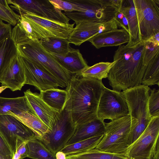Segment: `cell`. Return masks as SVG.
Returning <instances> with one entry per match:
<instances>
[{"instance_id": "cell-1", "label": "cell", "mask_w": 159, "mask_h": 159, "mask_svg": "<svg viewBox=\"0 0 159 159\" xmlns=\"http://www.w3.org/2000/svg\"><path fill=\"white\" fill-rule=\"evenodd\" d=\"M105 86L102 81L73 75L66 87L70 99L73 121L77 126L97 118L100 99Z\"/></svg>"}, {"instance_id": "cell-2", "label": "cell", "mask_w": 159, "mask_h": 159, "mask_svg": "<svg viewBox=\"0 0 159 159\" xmlns=\"http://www.w3.org/2000/svg\"><path fill=\"white\" fill-rule=\"evenodd\" d=\"M144 43L130 47L121 45L115 51L116 62L107 78L113 90L120 92L141 84L146 68L142 58Z\"/></svg>"}, {"instance_id": "cell-3", "label": "cell", "mask_w": 159, "mask_h": 159, "mask_svg": "<svg viewBox=\"0 0 159 159\" xmlns=\"http://www.w3.org/2000/svg\"><path fill=\"white\" fill-rule=\"evenodd\" d=\"M150 90L148 86L141 84L122 92L127 102L131 119L129 145L140 136L152 119L148 107Z\"/></svg>"}, {"instance_id": "cell-4", "label": "cell", "mask_w": 159, "mask_h": 159, "mask_svg": "<svg viewBox=\"0 0 159 159\" xmlns=\"http://www.w3.org/2000/svg\"><path fill=\"white\" fill-rule=\"evenodd\" d=\"M18 55L40 65L53 75L66 87L73 75L64 68L52 54L46 51L39 40H30L16 45Z\"/></svg>"}, {"instance_id": "cell-5", "label": "cell", "mask_w": 159, "mask_h": 159, "mask_svg": "<svg viewBox=\"0 0 159 159\" xmlns=\"http://www.w3.org/2000/svg\"><path fill=\"white\" fill-rule=\"evenodd\" d=\"M76 128L71 116L70 99L68 94L64 107L57 115L50 128L38 140L55 155L67 145L74 134Z\"/></svg>"}, {"instance_id": "cell-6", "label": "cell", "mask_w": 159, "mask_h": 159, "mask_svg": "<svg viewBox=\"0 0 159 159\" xmlns=\"http://www.w3.org/2000/svg\"><path fill=\"white\" fill-rule=\"evenodd\" d=\"M131 127V119L129 115L105 123L103 136L95 149L125 155L129 146L128 140Z\"/></svg>"}, {"instance_id": "cell-7", "label": "cell", "mask_w": 159, "mask_h": 159, "mask_svg": "<svg viewBox=\"0 0 159 159\" xmlns=\"http://www.w3.org/2000/svg\"><path fill=\"white\" fill-rule=\"evenodd\" d=\"M76 4L80 11L64 12L65 15L75 24L84 20L104 22L115 17L118 9L111 0H69Z\"/></svg>"}, {"instance_id": "cell-8", "label": "cell", "mask_w": 159, "mask_h": 159, "mask_svg": "<svg viewBox=\"0 0 159 159\" xmlns=\"http://www.w3.org/2000/svg\"><path fill=\"white\" fill-rule=\"evenodd\" d=\"M159 116L153 117L143 133L126 149L128 159H151L159 143Z\"/></svg>"}, {"instance_id": "cell-9", "label": "cell", "mask_w": 159, "mask_h": 159, "mask_svg": "<svg viewBox=\"0 0 159 159\" xmlns=\"http://www.w3.org/2000/svg\"><path fill=\"white\" fill-rule=\"evenodd\" d=\"M141 37L145 42L159 33V0H133Z\"/></svg>"}, {"instance_id": "cell-10", "label": "cell", "mask_w": 159, "mask_h": 159, "mask_svg": "<svg viewBox=\"0 0 159 159\" xmlns=\"http://www.w3.org/2000/svg\"><path fill=\"white\" fill-rule=\"evenodd\" d=\"M7 2L19 15L29 13L52 20L70 23V19L56 8L49 0H7Z\"/></svg>"}, {"instance_id": "cell-11", "label": "cell", "mask_w": 159, "mask_h": 159, "mask_svg": "<svg viewBox=\"0 0 159 159\" xmlns=\"http://www.w3.org/2000/svg\"><path fill=\"white\" fill-rule=\"evenodd\" d=\"M129 115L128 104L122 92L105 87L99 101L97 118L111 121Z\"/></svg>"}, {"instance_id": "cell-12", "label": "cell", "mask_w": 159, "mask_h": 159, "mask_svg": "<svg viewBox=\"0 0 159 159\" xmlns=\"http://www.w3.org/2000/svg\"><path fill=\"white\" fill-rule=\"evenodd\" d=\"M22 15L30 22L36 39L39 40L49 38L67 39L75 24L61 23L29 13Z\"/></svg>"}, {"instance_id": "cell-13", "label": "cell", "mask_w": 159, "mask_h": 159, "mask_svg": "<svg viewBox=\"0 0 159 159\" xmlns=\"http://www.w3.org/2000/svg\"><path fill=\"white\" fill-rule=\"evenodd\" d=\"M25 77V84L34 86L40 92L66 87L53 75L40 65L18 55Z\"/></svg>"}, {"instance_id": "cell-14", "label": "cell", "mask_w": 159, "mask_h": 159, "mask_svg": "<svg viewBox=\"0 0 159 159\" xmlns=\"http://www.w3.org/2000/svg\"><path fill=\"white\" fill-rule=\"evenodd\" d=\"M0 134L9 147L13 155L16 152L18 138L25 141L36 138L35 134L28 127L8 114L0 115Z\"/></svg>"}, {"instance_id": "cell-15", "label": "cell", "mask_w": 159, "mask_h": 159, "mask_svg": "<svg viewBox=\"0 0 159 159\" xmlns=\"http://www.w3.org/2000/svg\"><path fill=\"white\" fill-rule=\"evenodd\" d=\"M76 24L68 40L70 43L78 46L98 34L117 29L118 27L115 18L104 22L84 20Z\"/></svg>"}, {"instance_id": "cell-16", "label": "cell", "mask_w": 159, "mask_h": 159, "mask_svg": "<svg viewBox=\"0 0 159 159\" xmlns=\"http://www.w3.org/2000/svg\"><path fill=\"white\" fill-rule=\"evenodd\" d=\"M24 96L37 116L50 128L52 123L59 112L48 106L41 98L40 94L30 89L24 92Z\"/></svg>"}, {"instance_id": "cell-17", "label": "cell", "mask_w": 159, "mask_h": 159, "mask_svg": "<svg viewBox=\"0 0 159 159\" xmlns=\"http://www.w3.org/2000/svg\"><path fill=\"white\" fill-rule=\"evenodd\" d=\"M24 71L18 55L0 79L2 86L6 87L12 91L20 90L25 84Z\"/></svg>"}, {"instance_id": "cell-18", "label": "cell", "mask_w": 159, "mask_h": 159, "mask_svg": "<svg viewBox=\"0 0 159 159\" xmlns=\"http://www.w3.org/2000/svg\"><path fill=\"white\" fill-rule=\"evenodd\" d=\"M129 33L124 29H115L103 32L93 36L88 41L96 48L106 47L120 46L128 43Z\"/></svg>"}, {"instance_id": "cell-19", "label": "cell", "mask_w": 159, "mask_h": 159, "mask_svg": "<svg viewBox=\"0 0 159 159\" xmlns=\"http://www.w3.org/2000/svg\"><path fill=\"white\" fill-rule=\"evenodd\" d=\"M105 130V123L104 120L97 118L76 126L74 134L66 145L104 135Z\"/></svg>"}, {"instance_id": "cell-20", "label": "cell", "mask_w": 159, "mask_h": 159, "mask_svg": "<svg viewBox=\"0 0 159 159\" xmlns=\"http://www.w3.org/2000/svg\"><path fill=\"white\" fill-rule=\"evenodd\" d=\"M120 9L125 16L128 24L129 40L126 45L130 47L135 45L141 39L133 0H122Z\"/></svg>"}, {"instance_id": "cell-21", "label": "cell", "mask_w": 159, "mask_h": 159, "mask_svg": "<svg viewBox=\"0 0 159 159\" xmlns=\"http://www.w3.org/2000/svg\"><path fill=\"white\" fill-rule=\"evenodd\" d=\"M57 61L73 75L80 73L89 66L79 49L71 48L64 56L52 54Z\"/></svg>"}, {"instance_id": "cell-22", "label": "cell", "mask_w": 159, "mask_h": 159, "mask_svg": "<svg viewBox=\"0 0 159 159\" xmlns=\"http://www.w3.org/2000/svg\"><path fill=\"white\" fill-rule=\"evenodd\" d=\"M24 111H28L37 116L24 96L14 98L0 97V115H17Z\"/></svg>"}, {"instance_id": "cell-23", "label": "cell", "mask_w": 159, "mask_h": 159, "mask_svg": "<svg viewBox=\"0 0 159 159\" xmlns=\"http://www.w3.org/2000/svg\"><path fill=\"white\" fill-rule=\"evenodd\" d=\"M20 15L17 24L12 30L11 36L16 45L30 40L37 39L28 20L22 15Z\"/></svg>"}, {"instance_id": "cell-24", "label": "cell", "mask_w": 159, "mask_h": 159, "mask_svg": "<svg viewBox=\"0 0 159 159\" xmlns=\"http://www.w3.org/2000/svg\"><path fill=\"white\" fill-rule=\"evenodd\" d=\"M18 55L16 45L11 38L0 43V79Z\"/></svg>"}, {"instance_id": "cell-25", "label": "cell", "mask_w": 159, "mask_h": 159, "mask_svg": "<svg viewBox=\"0 0 159 159\" xmlns=\"http://www.w3.org/2000/svg\"><path fill=\"white\" fill-rule=\"evenodd\" d=\"M42 99L50 107L59 112L64 107L68 97L66 89H51L40 92Z\"/></svg>"}, {"instance_id": "cell-26", "label": "cell", "mask_w": 159, "mask_h": 159, "mask_svg": "<svg viewBox=\"0 0 159 159\" xmlns=\"http://www.w3.org/2000/svg\"><path fill=\"white\" fill-rule=\"evenodd\" d=\"M22 122L35 134L36 138L41 139L48 131V127L37 116L28 111L15 115L11 114Z\"/></svg>"}, {"instance_id": "cell-27", "label": "cell", "mask_w": 159, "mask_h": 159, "mask_svg": "<svg viewBox=\"0 0 159 159\" xmlns=\"http://www.w3.org/2000/svg\"><path fill=\"white\" fill-rule=\"evenodd\" d=\"M116 62L115 61L100 62L85 68L79 74L83 77L102 81V79L108 78L110 70Z\"/></svg>"}, {"instance_id": "cell-28", "label": "cell", "mask_w": 159, "mask_h": 159, "mask_svg": "<svg viewBox=\"0 0 159 159\" xmlns=\"http://www.w3.org/2000/svg\"><path fill=\"white\" fill-rule=\"evenodd\" d=\"M104 135H99L75 143L67 145L60 151L66 156L84 152L95 148L102 138Z\"/></svg>"}, {"instance_id": "cell-29", "label": "cell", "mask_w": 159, "mask_h": 159, "mask_svg": "<svg viewBox=\"0 0 159 159\" xmlns=\"http://www.w3.org/2000/svg\"><path fill=\"white\" fill-rule=\"evenodd\" d=\"M44 49L51 54L64 56L71 49L68 39L49 38L39 40Z\"/></svg>"}, {"instance_id": "cell-30", "label": "cell", "mask_w": 159, "mask_h": 159, "mask_svg": "<svg viewBox=\"0 0 159 159\" xmlns=\"http://www.w3.org/2000/svg\"><path fill=\"white\" fill-rule=\"evenodd\" d=\"M26 145L28 157L33 159H56L55 155L37 138L28 141Z\"/></svg>"}, {"instance_id": "cell-31", "label": "cell", "mask_w": 159, "mask_h": 159, "mask_svg": "<svg viewBox=\"0 0 159 159\" xmlns=\"http://www.w3.org/2000/svg\"><path fill=\"white\" fill-rule=\"evenodd\" d=\"M66 159H128L124 155L102 151L95 148L84 152L66 156Z\"/></svg>"}, {"instance_id": "cell-32", "label": "cell", "mask_w": 159, "mask_h": 159, "mask_svg": "<svg viewBox=\"0 0 159 159\" xmlns=\"http://www.w3.org/2000/svg\"><path fill=\"white\" fill-rule=\"evenodd\" d=\"M8 5L7 0H0V19L15 26L20 15L16 13Z\"/></svg>"}, {"instance_id": "cell-33", "label": "cell", "mask_w": 159, "mask_h": 159, "mask_svg": "<svg viewBox=\"0 0 159 159\" xmlns=\"http://www.w3.org/2000/svg\"><path fill=\"white\" fill-rule=\"evenodd\" d=\"M148 107L151 117L159 116V90L150 89L148 100Z\"/></svg>"}, {"instance_id": "cell-34", "label": "cell", "mask_w": 159, "mask_h": 159, "mask_svg": "<svg viewBox=\"0 0 159 159\" xmlns=\"http://www.w3.org/2000/svg\"><path fill=\"white\" fill-rule=\"evenodd\" d=\"M50 2L57 9L64 12H71L73 11H80L77 5L70 2L61 0H49Z\"/></svg>"}, {"instance_id": "cell-35", "label": "cell", "mask_w": 159, "mask_h": 159, "mask_svg": "<svg viewBox=\"0 0 159 159\" xmlns=\"http://www.w3.org/2000/svg\"><path fill=\"white\" fill-rule=\"evenodd\" d=\"M25 141L20 138H18L16 140V152L12 159H23L27 157L28 150Z\"/></svg>"}, {"instance_id": "cell-36", "label": "cell", "mask_w": 159, "mask_h": 159, "mask_svg": "<svg viewBox=\"0 0 159 159\" xmlns=\"http://www.w3.org/2000/svg\"><path fill=\"white\" fill-rule=\"evenodd\" d=\"M12 30L10 24L4 23L0 19V43L6 39L11 38Z\"/></svg>"}, {"instance_id": "cell-37", "label": "cell", "mask_w": 159, "mask_h": 159, "mask_svg": "<svg viewBox=\"0 0 159 159\" xmlns=\"http://www.w3.org/2000/svg\"><path fill=\"white\" fill-rule=\"evenodd\" d=\"M115 19L118 27H121L126 31L129 34V27L127 19L124 14L118 9L116 13Z\"/></svg>"}, {"instance_id": "cell-38", "label": "cell", "mask_w": 159, "mask_h": 159, "mask_svg": "<svg viewBox=\"0 0 159 159\" xmlns=\"http://www.w3.org/2000/svg\"><path fill=\"white\" fill-rule=\"evenodd\" d=\"M0 153L4 156L11 158L14 156L9 147L0 134Z\"/></svg>"}, {"instance_id": "cell-39", "label": "cell", "mask_w": 159, "mask_h": 159, "mask_svg": "<svg viewBox=\"0 0 159 159\" xmlns=\"http://www.w3.org/2000/svg\"><path fill=\"white\" fill-rule=\"evenodd\" d=\"M56 159H66V155L63 152L59 151L55 154Z\"/></svg>"}, {"instance_id": "cell-40", "label": "cell", "mask_w": 159, "mask_h": 159, "mask_svg": "<svg viewBox=\"0 0 159 159\" xmlns=\"http://www.w3.org/2000/svg\"><path fill=\"white\" fill-rule=\"evenodd\" d=\"M151 159H159V144H157L155 151Z\"/></svg>"}, {"instance_id": "cell-41", "label": "cell", "mask_w": 159, "mask_h": 159, "mask_svg": "<svg viewBox=\"0 0 159 159\" xmlns=\"http://www.w3.org/2000/svg\"><path fill=\"white\" fill-rule=\"evenodd\" d=\"M12 158L4 156L0 153V159H12Z\"/></svg>"}, {"instance_id": "cell-42", "label": "cell", "mask_w": 159, "mask_h": 159, "mask_svg": "<svg viewBox=\"0 0 159 159\" xmlns=\"http://www.w3.org/2000/svg\"><path fill=\"white\" fill-rule=\"evenodd\" d=\"M6 87L4 86H1L0 87V94L2 93L4 90L7 89Z\"/></svg>"}]
</instances>
